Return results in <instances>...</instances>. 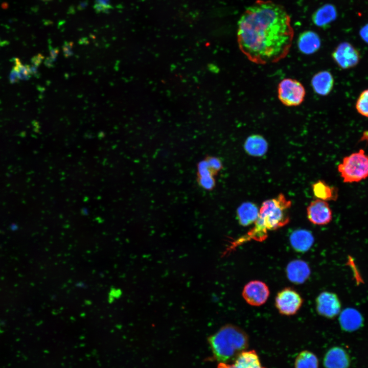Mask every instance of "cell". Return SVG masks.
Returning a JSON list of instances; mask_svg holds the SVG:
<instances>
[{
    "label": "cell",
    "mask_w": 368,
    "mask_h": 368,
    "mask_svg": "<svg viewBox=\"0 0 368 368\" xmlns=\"http://www.w3.org/2000/svg\"><path fill=\"white\" fill-rule=\"evenodd\" d=\"M311 85L316 94L321 96H326L333 88L334 79L329 72L320 71L312 77Z\"/></svg>",
    "instance_id": "15"
},
{
    "label": "cell",
    "mask_w": 368,
    "mask_h": 368,
    "mask_svg": "<svg viewBox=\"0 0 368 368\" xmlns=\"http://www.w3.org/2000/svg\"><path fill=\"white\" fill-rule=\"evenodd\" d=\"M286 271L288 280L296 284L305 282L311 273L309 266L302 260H295L289 262L286 267Z\"/></svg>",
    "instance_id": "12"
},
{
    "label": "cell",
    "mask_w": 368,
    "mask_h": 368,
    "mask_svg": "<svg viewBox=\"0 0 368 368\" xmlns=\"http://www.w3.org/2000/svg\"><path fill=\"white\" fill-rule=\"evenodd\" d=\"M59 51L57 49H50V58L55 61L58 56Z\"/></svg>",
    "instance_id": "31"
},
{
    "label": "cell",
    "mask_w": 368,
    "mask_h": 368,
    "mask_svg": "<svg viewBox=\"0 0 368 368\" xmlns=\"http://www.w3.org/2000/svg\"><path fill=\"white\" fill-rule=\"evenodd\" d=\"M320 39L315 32L306 31L302 32L297 40L299 50L305 54H311L316 52L320 48Z\"/></svg>",
    "instance_id": "17"
},
{
    "label": "cell",
    "mask_w": 368,
    "mask_h": 368,
    "mask_svg": "<svg viewBox=\"0 0 368 368\" xmlns=\"http://www.w3.org/2000/svg\"><path fill=\"white\" fill-rule=\"evenodd\" d=\"M357 111L361 115L368 117V89L359 95L356 104Z\"/></svg>",
    "instance_id": "23"
},
{
    "label": "cell",
    "mask_w": 368,
    "mask_h": 368,
    "mask_svg": "<svg viewBox=\"0 0 368 368\" xmlns=\"http://www.w3.org/2000/svg\"><path fill=\"white\" fill-rule=\"evenodd\" d=\"M19 80V78L17 71L14 66L9 75V81L11 83L13 84L18 82Z\"/></svg>",
    "instance_id": "28"
},
{
    "label": "cell",
    "mask_w": 368,
    "mask_h": 368,
    "mask_svg": "<svg viewBox=\"0 0 368 368\" xmlns=\"http://www.w3.org/2000/svg\"><path fill=\"white\" fill-rule=\"evenodd\" d=\"M291 204V200L282 193L264 201L253 227L245 235L231 242L223 255L225 256L239 245L251 240L262 242L267 238L269 232L286 225L290 221L289 211Z\"/></svg>",
    "instance_id": "2"
},
{
    "label": "cell",
    "mask_w": 368,
    "mask_h": 368,
    "mask_svg": "<svg viewBox=\"0 0 368 368\" xmlns=\"http://www.w3.org/2000/svg\"><path fill=\"white\" fill-rule=\"evenodd\" d=\"M54 61L52 60L50 58H48L45 59L44 64L48 67H51L53 65V62Z\"/></svg>",
    "instance_id": "32"
},
{
    "label": "cell",
    "mask_w": 368,
    "mask_h": 368,
    "mask_svg": "<svg viewBox=\"0 0 368 368\" xmlns=\"http://www.w3.org/2000/svg\"><path fill=\"white\" fill-rule=\"evenodd\" d=\"M43 1H51V0H43Z\"/></svg>",
    "instance_id": "33"
},
{
    "label": "cell",
    "mask_w": 368,
    "mask_h": 368,
    "mask_svg": "<svg viewBox=\"0 0 368 368\" xmlns=\"http://www.w3.org/2000/svg\"><path fill=\"white\" fill-rule=\"evenodd\" d=\"M213 354L220 363L234 361L248 347L249 338L240 328L227 324L209 337Z\"/></svg>",
    "instance_id": "3"
},
{
    "label": "cell",
    "mask_w": 368,
    "mask_h": 368,
    "mask_svg": "<svg viewBox=\"0 0 368 368\" xmlns=\"http://www.w3.org/2000/svg\"><path fill=\"white\" fill-rule=\"evenodd\" d=\"M245 151L250 155L262 156L267 152L268 144L262 136L253 134L248 136L244 143Z\"/></svg>",
    "instance_id": "19"
},
{
    "label": "cell",
    "mask_w": 368,
    "mask_h": 368,
    "mask_svg": "<svg viewBox=\"0 0 368 368\" xmlns=\"http://www.w3.org/2000/svg\"><path fill=\"white\" fill-rule=\"evenodd\" d=\"M360 34L363 40L368 43V25L365 26L361 30Z\"/></svg>",
    "instance_id": "30"
},
{
    "label": "cell",
    "mask_w": 368,
    "mask_h": 368,
    "mask_svg": "<svg viewBox=\"0 0 368 368\" xmlns=\"http://www.w3.org/2000/svg\"><path fill=\"white\" fill-rule=\"evenodd\" d=\"M212 170L216 173L222 168V164L220 159L216 157H212L206 160Z\"/></svg>",
    "instance_id": "26"
},
{
    "label": "cell",
    "mask_w": 368,
    "mask_h": 368,
    "mask_svg": "<svg viewBox=\"0 0 368 368\" xmlns=\"http://www.w3.org/2000/svg\"><path fill=\"white\" fill-rule=\"evenodd\" d=\"M336 17L335 8L330 4H326L318 9L312 16L314 24L320 27H324L335 20Z\"/></svg>",
    "instance_id": "20"
},
{
    "label": "cell",
    "mask_w": 368,
    "mask_h": 368,
    "mask_svg": "<svg viewBox=\"0 0 368 368\" xmlns=\"http://www.w3.org/2000/svg\"><path fill=\"white\" fill-rule=\"evenodd\" d=\"M14 67L17 71L19 80H27L31 76L29 65H24L18 58L14 59Z\"/></svg>",
    "instance_id": "24"
},
{
    "label": "cell",
    "mask_w": 368,
    "mask_h": 368,
    "mask_svg": "<svg viewBox=\"0 0 368 368\" xmlns=\"http://www.w3.org/2000/svg\"><path fill=\"white\" fill-rule=\"evenodd\" d=\"M43 58L44 57L40 54L33 57L31 61L32 65L38 67Z\"/></svg>",
    "instance_id": "29"
},
{
    "label": "cell",
    "mask_w": 368,
    "mask_h": 368,
    "mask_svg": "<svg viewBox=\"0 0 368 368\" xmlns=\"http://www.w3.org/2000/svg\"><path fill=\"white\" fill-rule=\"evenodd\" d=\"M259 214L257 205L251 202L241 204L237 211L238 220L240 225L247 226L254 223Z\"/></svg>",
    "instance_id": "18"
},
{
    "label": "cell",
    "mask_w": 368,
    "mask_h": 368,
    "mask_svg": "<svg viewBox=\"0 0 368 368\" xmlns=\"http://www.w3.org/2000/svg\"><path fill=\"white\" fill-rule=\"evenodd\" d=\"M242 294L247 304L253 306H260L267 301L269 295V289L263 282L253 280L245 285Z\"/></svg>",
    "instance_id": "7"
},
{
    "label": "cell",
    "mask_w": 368,
    "mask_h": 368,
    "mask_svg": "<svg viewBox=\"0 0 368 368\" xmlns=\"http://www.w3.org/2000/svg\"><path fill=\"white\" fill-rule=\"evenodd\" d=\"M307 216L312 223L323 225L331 222L332 212L327 201L317 199L311 201L307 206Z\"/></svg>",
    "instance_id": "10"
},
{
    "label": "cell",
    "mask_w": 368,
    "mask_h": 368,
    "mask_svg": "<svg viewBox=\"0 0 368 368\" xmlns=\"http://www.w3.org/2000/svg\"><path fill=\"white\" fill-rule=\"evenodd\" d=\"M317 313L325 317L333 318L337 316L341 309V304L337 295L333 292L324 291L316 299Z\"/></svg>",
    "instance_id": "8"
},
{
    "label": "cell",
    "mask_w": 368,
    "mask_h": 368,
    "mask_svg": "<svg viewBox=\"0 0 368 368\" xmlns=\"http://www.w3.org/2000/svg\"><path fill=\"white\" fill-rule=\"evenodd\" d=\"M293 37L289 15L282 6L271 1H257L238 21L240 49L256 64L273 63L284 58Z\"/></svg>",
    "instance_id": "1"
},
{
    "label": "cell",
    "mask_w": 368,
    "mask_h": 368,
    "mask_svg": "<svg viewBox=\"0 0 368 368\" xmlns=\"http://www.w3.org/2000/svg\"><path fill=\"white\" fill-rule=\"evenodd\" d=\"M305 95L306 90L304 86L295 79L285 78L278 84V98L286 106L300 105L304 101Z\"/></svg>",
    "instance_id": "5"
},
{
    "label": "cell",
    "mask_w": 368,
    "mask_h": 368,
    "mask_svg": "<svg viewBox=\"0 0 368 368\" xmlns=\"http://www.w3.org/2000/svg\"><path fill=\"white\" fill-rule=\"evenodd\" d=\"M339 321L343 331L353 332L361 327L363 324V318L356 310L347 308L340 313Z\"/></svg>",
    "instance_id": "16"
},
{
    "label": "cell",
    "mask_w": 368,
    "mask_h": 368,
    "mask_svg": "<svg viewBox=\"0 0 368 368\" xmlns=\"http://www.w3.org/2000/svg\"><path fill=\"white\" fill-rule=\"evenodd\" d=\"M72 47V42H65L64 44L63 47V51L64 55L66 57L71 56L73 55Z\"/></svg>",
    "instance_id": "27"
},
{
    "label": "cell",
    "mask_w": 368,
    "mask_h": 368,
    "mask_svg": "<svg viewBox=\"0 0 368 368\" xmlns=\"http://www.w3.org/2000/svg\"><path fill=\"white\" fill-rule=\"evenodd\" d=\"M318 360L312 352L305 350L301 352L294 361V368H318Z\"/></svg>",
    "instance_id": "22"
},
{
    "label": "cell",
    "mask_w": 368,
    "mask_h": 368,
    "mask_svg": "<svg viewBox=\"0 0 368 368\" xmlns=\"http://www.w3.org/2000/svg\"><path fill=\"white\" fill-rule=\"evenodd\" d=\"M337 169L344 182L361 181L368 177V154L359 149L345 156Z\"/></svg>",
    "instance_id": "4"
},
{
    "label": "cell",
    "mask_w": 368,
    "mask_h": 368,
    "mask_svg": "<svg viewBox=\"0 0 368 368\" xmlns=\"http://www.w3.org/2000/svg\"><path fill=\"white\" fill-rule=\"evenodd\" d=\"M314 196L318 199L324 201H335L338 196V189L329 185L323 180H319L312 185Z\"/></svg>",
    "instance_id": "21"
},
{
    "label": "cell",
    "mask_w": 368,
    "mask_h": 368,
    "mask_svg": "<svg viewBox=\"0 0 368 368\" xmlns=\"http://www.w3.org/2000/svg\"><path fill=\"white\" fill-rule=\"evenodd\" d=\"M222 368H265L260 362L255 350L244 351L241 353L232 363H225Z\"/></svg>",
    "instance_id": "13"
},
{
    "label": "cell",
    "mask_w": 368,
    "mask_h": 368,
    "mask_svg": "<svg viewBox=\"0 0 368 368\" xmlns=\"http://www.w3.org/2000/svg\"><path fill=\"white\" fill-rule=\"evenodd\" d=\"M303 299L298 292L290 287H286L277 293L275 306L279 312L283 315L295 314L300 309Z\"/></svg>",
    "instance_id": "6"
},
{
    "label": "cell",
    "mask_w": 368,
    "mask_h": 368,
    "mask_svg": "<svg viewBox=\"0 0 368 368\" xmlns=\"http://www.w3.org/2000/svg\"><path fill=\"white\" fill-rule=\"evenodd\" d=\"M332 56L336 64L343 69L355 66L360 59L358 50L347 42L339 44L332 53Z\"/></svg>",
    "instance_id": "9"
},
{
    "label": "cell",
    "mask_w": 368,
    "mask_h": 368,
    "mask_svg": "<svg viewBox=\"0 0 368 368\" xmlns=\"http://www.w3.org/2000/svg\"><path fill=\"white\" fill-rule=\"evenodd\" d=\"M323 364L325 368H349L351 358L344 349L333 347L325 354Z\"/></svg>",
    "instance_id": "11"
},
{
    "label": "cell",
    "mask_w": 368,
    "mask_h": 368,
    "mask_svg": "<svg viewBox=\"0 0 368 368\" xmlns=\"http://www.w3.org/2000/svg\"><path fill=\"white\" fill-rule=\"evenodd\" d=\"M314 241L312 234L305 229H298L293 231L290 236V242L292 248L299 252L308 251Z\"/></svg>",
    "instance_id": "14"
},
{
    "label": "cell",
    "mask_w": 368,
    "mask_h": 368,
    "mask_svg": "<svg viewBox=\"0 0 368 368\" xmlns=\"http://www.w3.org/2000/svg\"><path fill=\"white\" fill-rule=\"evenodd\" d=\"M112 6L110 0H95L94 9L97 12H107Z\"/></svg>",
    "instance_id": "25"
}]
</instances>
